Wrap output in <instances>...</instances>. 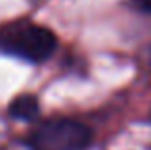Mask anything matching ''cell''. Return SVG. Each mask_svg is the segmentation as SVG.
Segmentation results:
<instances>
[{
	"label": "cell",
	"mask_w": 151,
	"mask_h": 150,
	"mask_svg": "<svg viewBox=\"0 0 151 150\" xmlns=\"http://www.w3.org/2000/svg\"><path fill=\"white\" fill-rule=\"evenodd\" d=\"M92 143V131L77 119L44 121L31 135L33 150H86Z\"/></svg>",
	"instance_id": "cell-2"
},
{
	"label": "cell",
	"mask_w": 151,
	"mask_h": 150,
	"mask_svg": "<svg viewBox=\"0 0 151 150\" xmlns=\"http://www.w3.org/2000/svg\"><path fill=\"white\" fill-rule=\"evenodd\" d=\"M8 110H10V116L15 119L31 121L33 117L38 116V100L33 94H19L12 100Z\"/></svg>",
	"instance_id": "cell-3"
},
{
	"label": "cell",
	"mask_w": 151,
	"mask_h": 150,
	"mask_svg": "<svg viewBox=\"0 0 151 150\" xmlns=\"http://www.w3.org/2000/svg\"><path fill=\"white\" fill-rule=\"evenodd\" d=\"M134 4H136L140 10L147 12V14H151V0H134Z\"/></svg>",
	"instance_id": "cell-4"
},
{
	"label": "cell",
	"mask_w": 151,
	"mask_h": 150,
	"mask_svg": "<svg viewBox=\"0 0 151 150\" xmlns=\"http://www.w3.org/2000/svg\"><path fill=\"white\" fill-rule=\"evenodd\" d=\"M58 39L48 27L29 19L0 25V50L27 62H44L54 54Z\"/></svg>",
	"instance_id": "cell-1"
}]
</instances>
